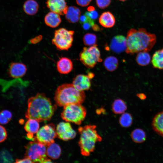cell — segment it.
Segmentation results:
<instances>
[{
    "label": "cell",
    "mask_w": 163,
    "mask_h": 163,
    "mask_svg": "<svg viewBox=\"0 0 163 163\" xmlns=\"http://www.w3.org/2000/svg\"><path fill=\"white\" fill-rule=\"evenodd\" d=\"M110 46L111 50L116 53H120L126 48V38L121 35H117L112 39Z\"/></svg>",
    "instance_id": "14"
},
{
    "label": "cell",
    "mask_w": 163,
    "mask_h": 163,
    "mask_svg": "<svg viewBox=\"0 0 163 163\" xmlns=\"http://www.w3.org/2000/svg\"><path fill=\"white\" fill-rule=\"evenodd\" d=\"M44 21L47 26L52 28H55L60 24L61 22V19L59 14L51 11L46 15L44 18Z\"/></svg>",
    "instance_id": "18"
},
{
    "label": "cell",
    "mask_w": 163,
    "mask_h": 163,
    "mask_svg": "<svg viewBox=\"0 0 163 163\" xmlns=\"http://www.w3.org/2000/svg\"><path fill=\"white\" fill-rule=\"evenodd\" d=\"M56 107L44 94L38 93L28 99V108L25 116L27 119H33L39 122L49 120Z\"/></svg>",
    "instance_id": "1"
},
{
    "label": "cell",
    "mask_w": 163,
    "mask_h": 163,
    "mask_svg": "<svg viewBox=\"0 0 163 163\" xmlns=\"http://www.w3.org/2000/svg\"><path fill=\"white\" fill-rule=\"evenodd\" d=\"M56 136L55 126L51 123L45 125L39 129L34 139L47 147L54 142Z\"/></svg>",
    "instance_id": "9"
},
{
    "label": "cell",
    "mask_w": 163,
    "mask_h": 163,
    "mask_svg": "<svg viewBox=\"0 0 163 163\" xmlns=\"http://www.w3.org/2000/svg\"><path fill=\"white\" fill-rule=\"evenodd\" d=\"M72 84L77 90L81 91L88 90L91 87L90 78L88 75L79 74L73 79Z\"/></svg>",
    "instance_id": "12"
},
{
    "label": "cell",
    "mask_w": 163,
    "mask_h": 163,
    "mask_svg": "<svg viewBox=\"0 0 163 163\" xmlns=\"http://www.w3.org/2000/svg\"><path fill=\"white\" fill-rule=\"evenodd\" d=\"M104 66L108 71L113 72L116 70L118 66V59L113 56L107 57L104 62Z\"/></svg>",
    "instance_id": "25"
},
{
    "label": "cell",
    "mask_w": 163,
    "mask_h": 163,
    "mask_svg": "<svg viewBox=\"0 0 163 163\" xmlns=\"http://www.w3.org/2000/svg\"><path fill=\"white\" fill-rule=\"evenodd\" d=\"M152 126L153 130L163 137V111L155 116L152 121Z\"/></svg>",
    "instance_id": "16"
},
{
    "label": "cell",
    "mask_w": 163,
    "mask_h": 163,
    "mask_svg": "<svg viewBox=\"0 0 163 163\" xmlns=\"http://www.w3.org/2000/svg\"><path fill=\"white\" fill-rule=\"evenodd\" d=\"M137 53L136 59L139 65L145 66L149 64L151 58L148 52L141 51Z\"/></svg>",
    "instance_id": "24"
},
{
    "label": "cell",
    "mask_w": 163,
    "mask_h": 163,
    "mask_svg": "<svg viewBox=\"0 0 163 163\" xmlns=\"http://www.w3.org/2000/svg\"><path fill=\"white\" fill-rule=\"evenodd\" d=\"M151 62L154 68L163 69V48L156 51L154 53Z\"/></svg>",
    "instance_id": "23"
},
{
    "label": "cell",
    "mask_w": 163,
    "mask_h": 163,
    "mask_svg": "<svg viewBox=\"0 0 163 163\" xmlns=\"http://www.w3.org/2000/svg\"><path fill=\"white\" fill-rule=\"evenodd\" d=\"M61 153V149L60 147L54 142L47 146V156L53 159H58L60 156Z\"/></svg>",
    "instance_id": "21"
},
{
    "label": "cell",
    "mask_w": 163,
    "mask_h": 163,
    "mask_svg": "<svg viewBox=\"0 0 163 163\" xmlns=\"http://www.w3.org/2000/svg\"><path fill=\"white\" fill-rule=\"evenodd\" d=\"M58 72L61 74H66L70 73L73 68V63L69 58L62 57L59 59L56 64Z\"/></svg>",
    "instance_id": "15"
},
{
    "label": "cell",
    "mask_w": 163,
    "mask_h": 163,
    "mask_svg": "<svg viewBox=\"0 0 163 163\" xmlns=\"http://www.w3.org/2000/svg\"><path fill=\"white\" fill-rule=\"evenodd\" d=\"M78 130L80 134L78 144L81 153L83 156H88L94 151L96 143L101 141L102 138L97 133L95 125L80 127Z\"/></svg>",
    "instance_id": "4"
},
{
    "label": "cell",
    "mask_w": 163,
    "mask_h": 163,
    "mask_svg": "<svg viewBox=\"0 0 163 163\" xmlns=\"http://www.w3.org/2000/svg\"><path fill=\"white\" fill-rule=\"evenodd\" d=\"M74 32L65 28H61L56 30L52 43L59 50H67L72 46Z\"/></svg>",
    "instance_id": "7"
},
{
    "label": "cell",
    "mask_w": 163,
    "mask_h": 163,
    "mask_svg": "<svg viewBox=\"0 0 163 163\" xmlns=\"http://www.w3.org/2000/svg\"><path fill=\"white\" fill-rule=\"evenodd\" d=\"M56 131L57 136L59 139L64 141L74 139L76 134L70 124L68 122L59 123L57 125Z\"/></svg>",
    "instance_id": "10"
},
{
    "label": "cell",
    "mask_w": 163,
    "mask_h": 163,
    "mask_svg": "<svg viewBox=\"0 0 163 163\" xmlns=\"http://www.w3.org/2000/svg\"><path fill=\"white\" fill-rule=\"evenodd\" d=\"M99 21L102 26L105 28H111L114 25L115 19L111 12L107 11L102 14L99 18Z\"/></svg>",
    "instance_id": "17"
},
{
    "label": "cell",
    "mask_w": 163,
    "mask_h": 163,
    "mask_svg": "<svg viewBox=\"0 0 163 163\" xmlns=\"http://www.w3.org/2000/svg\"><path fill=\"white\" fill-rule=\"evenodd\" d=\"M162 16H163V14H162Z\"/></svg>",
    "instance_id": "41"
},
{
    "label": "cell",
    "mask_w": 163,
    "mask_h": 163,
    "mask_svg": "<svg viewBox=\"0 0 163 163\" xmlns=\"http://www.w3.org/2000/svg\"><path fill=\"white\" fill-rule=\"evenodd\" d=\"M80 14V11L78 8L75 6H70L68 7L65 15L67 21L70 23H74L79 20Z\"/></svg>",
    "instance_id": "19"
},
{
    "label": "cell",
    "mask_w": 163,
    "mask_h": 163,
    "mask_svg": "<svg viewBox=\"0 0 163 163\" xmlns=\"http://www.w3.org/2000/svg\"><path fill=\"white\" fill-rule=\"evenodd\" d=\"M85 14L93 20L96 19L98 17V14L97 12L94 10L86 12Z\"/></svg>",
    "instance_id": "33"
},
{
    "label": "cell",
    "mask_w": 163,
    "mask_h": 163,
    "mask_svg": "<svg viewBox=\"0 0 163 163\" xmlns=\"http://www.w3.org/2000/svg\"><path fill=\"white\" fill-rule=\"evenodd\" d=\"M39 5L37 2L34 0H27L23 5V9L27 14L33 15L37 12Z\"/></svg>",
    "instance_id": "22"
},
{
    "label": "cell",
    "mask_w": 163,
    "mask_h": 163,
    "mask_svg": "<svg viewBox=\"0 0 163 163\" xmlns=\"http://www.w3.org/2000/svg\"><path fill=\"white\" fill-rule=\"evenodd\" d=\"M46 146L34 141L29 142L25 146V155L33 163H46L48 159Z\"/></svg>",
    "instance_id": "6"
},
{
    "label": "cell",
    "mask_w": 163,
    "mask_h": 163,
    "mask_svg": "<svg viewBox=\"0 0 163 163\" xmlns=\"http://www.w3.org/2000/svg\"><path fill=\"white\" fill-rule=\"evenodd\" d=\"M91 1V0H76L77 4L82 7L88 6Z\"/></svg>",
    "instance_id": "34"
},
{
    "label": "cell",
    "mask_w": 163,
    "mask_h": 163,
    "mask_svg": "<svg viewBox=\"0 0 163 163\" xmlns=\"http://www.w3.org/2000/svg\"><path fill=\"white\" fill-rule=\"evenodd\" d=\"M7 137V133L5 128L0 125V143L5 141Z\"/></svg>",
    "instance_id": "32"
},
{
    "label": "cell",
    "mask_w": 163,
    "mask_h": 163,
    "mask_svg": "<svg viewBox=\"0 0 163 163\" xmlns=\"http://www.w3.org/2000/svg\"><path fill=\"white\" fill-rule=\"evenodd\" d=\"M27 71V68L25 64L21 62H14L10 64L8 73L11 78H17L24 76Z\"/></svg>",
    "instance_id": "13"
},
{
    "label": "cell",
    "mask_w": 163,
    "mask_h": 163,
    "mask_svg": "<svg viewBox=\"0 0 163 163\" xmlns=\"http://www.w3.org/2000/svg\"><path fill=\"white\" fill-rule=\"evenodd\" d=\"M38 121L33 119H28L25 123L24 128L29 135V138H32L33 134L36 133L39 128Z\"/></svg>",
    "instance_id": "20"
},
{
    "label": "cell",
    "mask_w": 163,
    "mask_h": 163,
    "mask_svg": "<svg viewBox=\"0 0 163 163\" xmlns=\"http://www.w3.org/2000/svg\"><path fill=\"white\" fill-rule=\"evenodd\" d=\"M118 0L121 1H124L126 0Z\"/></svg>",
    "instance_id": "40"
},
{
    "label": "cell",
    "mask_w": 163,
    "mask_h": 163,
    "mask_svg": "<svg viewBox=\"0 0 163 163\" xmlns=\"http://www.w3.org/2000/svg\"><path fill=\"white\" fill-rule=\"evenodd\" d=\"M79 60L86 67L92 68L98 62L102 61L100 51L96 44L84 47L80 52Z\"/></svg>",
    "instance_id": "8"
},
{
    "label": "cell",
    "mask_w": 163,
    "mask_h": 163,
    "mask_svg": "<svg viewBox=\"0 0 163 163\" xmlns=\"http://www.w3.org/2000/svg\"><path fill=\"white\" fill-rule=\"evenodd\" d=\"M81 104H71L63 107L61 117L67 122L80 125L85 118L86 111Z\"/></svg>",
    "instance_id": "5"
},
{
    "label": "cell",
    "mask_w": 163,
    "mask_h": 163,
    "mask_svg": "<svg viewBox=\"0 0 163 163\" xmlns=\"http://www.w3.org/2000/svg\"><path fill=\"white\" fill-rule=\"evenodd\" d=\"M120 124L123 127H128L130 126L133 122L132 117L128 113H124L120 117L119 120Z\"/></svg>",
    "instance_id": "28"
},
{
    "label": "cell",
    "mask_w": 163,
    "mask_h": 163,
    "mask_svg": "<svg viewBox=\"0 0 163 163\" xmlns=\"http://www.w3.org/2000/svg\"><path fill=\"white\" fill-rule=\"evenodd\" d=\"M92 28L95 31H99L100 30L99 27L96 24H95Z\"/></svg>",
    "instance_id": "38"
},
{
    "label": "cell",
    "mask_w": 163,
    "mask_h": 163,
    "mask_svg": "<svg viewBox=\"0 0 163 163\" xmlns=\"http://www.w3.org/2000/svg\"><path fill=\"white\" fill-rule=\"evenodd\" d=\"M155 35L144 28H132L127 32L126 52L133 55L141 51L149 52L156 42Z\"/></svg>",
    "instance_id": "2"
},
{
    "label": "cell",
    "mask_w": 163,
    "mask_h": 163,
    "mask_svg": "<svg viewBox=\"0 0 163 163\" xmlns=\"http://www.w3.org/2000/svg\"><path fill=\"white\" fill-rule=\"evenodd\" d=\"M12 117L11 113L8 110H4L0 112V124H7Z\"/></svg>",
    "instance_id": "30"
},
{
    "label": "cell",
    "mask_w": 163,
    "mask_h": 163,
    "mask_svg": "<svg viewBox=\"0 0 163 163\" xmlns=\"http://www.w3.org/2000/svg\"><path fill=\"white\" fill-rule=\"evenodd\" d=\"M97 41L96 35L92 33H87L83 38L84 43L87 46H91L95 45Z\"/></svg>",
    "instance_id": "29"
},
{
    "label": "cell",
    "mask_w": 163,
    "mask_h": 163,
    "mask_svg": "<svg viewBox=\"0 0 163 163\" xmlns=\"http://www.w3.org/2000/svg\"><path fill=\"white\" fill-rule=\"evenodd\" d=\"M98 7L101 9H104L110 4L111 0H96Z\"/></svg>",
    "instance_id": "31"
},
{
    "label": "cell",
    "mask_w": 163,
    "mask_h": 163,
    "mask_svg": "<svg viewBox=\"0 0 163 163\" xmlns=\"http://www.w3.org/2000/svg\"><path fill=\"white\" fill-rule=\"evenodd\" d=\"M46 5L51 11L62 15L66 14L68 8L65 0H47Z\"/></svg>",
    "instance_id": "11"
},
{
    "label": "cell",
    "mask_w": 163,
    "mask_h": 163,
    "mask_svg": "<svg viewBox=\"0 0 163 163\" xmlns=\"http://www.w3.org/2000/svg\"><path fill=\"white\" fill-rule=\"evenodd\" d=\"M131 137L133 141L136 143H142L146 139L145 131L142 129L137 128L134 130L131 133Z\"/></svg>",
    "instance_id": "26"
},
{
    "label": "cell",
    "mask_w": 163,
    "mask_h": 163,
    "mask_svg": "<svg viewBox=\"0 0 163 163\" xmlns=\"http://www.w3.org/2000/svg\"><path fill=\"white\" fill-rule=\"evenodd\" d=\"M137 96L139 98L142 100H144L145 99L146 97V95L144 94L143 93H140L137 94Z\"/></svg>",
    "instance_id": "37"
},
{
    "label": "cell",
    "mask_w": 163,
    "mask_h": 163,
    "mask_svg": "<svg viewBox=\"0 0 163 163\" xmlns=\"http://www.w3.org/2000/svg\"><path fill=\"white\" fill-rule=\"evenodd\" d=\"M112 109L113 112L117 114L123 113L127 109V106L125 102L120 99L115 100L113 102L112 105Z\"/></svg>",
    "instance_id": "27"
},
{
    "label": "cell",
    "mask_w": 163,
    "mask_h": 163,
    "mask_svg": "<svg viewBox=\"0 0 163 163\" xmlns=\"http://www.w3.org/2000/svg\"><path fill=\"white\" fill-rule=\"evenodd\" d=\"M16 163H32L33 162L27 157L26 156L22 159H17L16 160Z\"/></svg>",
    "instance_id": "35"
},
{
    "label": "cell",
    "mask_w": 163,
    "mask_h": 163,
    "mask_svg": "<svg viewBox=\"0 0 163 163\" xmlns=\"http://www.w3.org/2000/svg\"><path fill=\"white\" fill-rule=\"evenodd\" d=\"M85 98L84 91L77 89L72 84L65 83L57 87L54 98L58 106L64 107L71 104H82Z\"/></svg>",
    "instance_id": "3"
},
{
    "label": "cell",
    "mask_w": 163,
    "mask_h": 163,
    "mask_svg": "<svg viewBox=\"0 0 163 163\" xmlns=\"http://www.w3.org/2000/svg\"><path fill=\"white\" fill-rule=\"evenodd\" d=\"M88 18V16L85 14L80 16L79 19L80 23L82 24L85 22L87 20Z\"/></svg>",
    "instance_id": "36"
},
{
    "label": "cell",
    "mask_w": 163,
    "mask_h": 163,
    "mask_svg": "<svg viewBox=\"0 0 163 163\" xmlns=\"http://www.w3.org/2000/svg\"><path fill=\"white\" fill-rule=\"evenodd\" d=\"M94 10V8L92 6L89 7L88 8V11H91Z\"/></svg>",
    "instance_id": "39"
}]
</instances>
